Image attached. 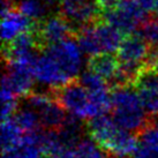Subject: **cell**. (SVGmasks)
Instances as JSON below:
<instances>
[{
    "label": "cell",
    "mask_w": 158,
    "mask_h": 158,
    "mask_svg": "<svg viewBox=\"0 0 158 158\" xmlns=\"http://www.w3.org/2000/svg\"><path fill=\"white\" fill-rule=\"evenodd\" d=\"M95 30L102 52H113L118 50L123 35L117 28L105 22L103 16L99 21L95 22Z\"/></svg>",
    "instance_id": "10"
},
{
    "label": "cell",
    "mask_w": 158,
    "mask_h": 158,
    "mask_svg": "<svg viewBox=\"0 0 158 158\" xmlns=\"http://www.w3.org/2000/svg\"><path fill=\"white\" fill-rule=\"evenodd\" d=\"M23 131L20 128L14 118L2 120L1 123V148L2 152L16 149L21 144Z\"/></svg>",
    "instance_id": "12"
},
{
    "label": "cell",
    "mask_w": 158,
    "mask_h": 158,
    "mask_svg": "<svg viewBox=\"0 0 158 158\" xmlns=\"http://www.w3.org/2000/svg\"><path fill=\"white\" fill-rule=\"evenodd\" d=\"M75 40L79 43L81 50L89 56H94V54L102 52L99 42L96 35V30H95V23L87 24L80 28L76 32Z\"/></svg>",
    "instance_id": "13"
},
{
    "label": "cell",
    "mask_w": 158,
    "mask_h": 158,
    "mask_svg": "<svg viewBox=\"0 0 158 158\" xmlns=\"http://www.w3.org/2000/svg\"><path fill=\"white\" fill-rule=\"evenodd\" d=\"M10 1H13V2H14V1H16V0H10Z\"/></svg>",
    "instance_id": "29"
},
{
    "label": "cell",
    "mask_w": 158,
    "mask_h": 158,
    "mask_svg": "<svg viewBox=\"0 0 158 158\" xmlns=\"http://www.w3.org/2000/svg\"><path fill=\"white\" fill-rule=\"evenodd\" d=\"M134 88H118L111 90L112 118L119 127L139 135L149 123V115L144 113L137 92Z\"/></svg>",
    "instance_id": "1"
},
{
    "label": "cell",
    "mask_w": 158,
    "mask_h": 158,
    "mask_svg": "<svg viewBox=\"0 0 158 158\" xmlns=\"http://www.w3.org/2000/svg\"><path fill=\"white\" fill-rule=\"evenodd\" d=\"M54 101L62 105L66 111L75 114L81 119H89L90 95L77 79L72 80L60 88H50Z\"/></svg>",
    "instance_id": "2"
},
{
    "label": "cell",
    "mask_w": 158,
    "mask_h": 158,
    "mask_svg": "<svg viewBox=\"0 0 158 158\" xmlns=\"http://www.w3.org/2000/svg\"><path fill=\"white\" fill-rule=\"evenodd\" d=\"M139 145V136L118 126L101 148L107 156L127 158L135 154Z\"/></svg>",
    "instance_id": "5"
},
{
    "label": "cell",
    "mask_w": 158,
    "mask_h": 158,
    "mask_svg": "<svg viewBox=\"0 0 158 158\" xmlns=\"http://www.w3.org/2000/svg\"><path fill=\"white\" fill-rule=\"evenodd\" d=\"M149 48L150 45L136 31L131 35L123 36L117 50V56L120 60L121 67L136 79L141 66L147 59Z\"/></svg>",
    "instance_id": "3"
},
{
    "label": "cell",
    "mask_w": 158,
    "mask_h": 158,
    "mask_svg": "<svg viewBox=\"0 0 158 158\" xmlns=\"http://www.w3.org/2000/svg\"><path fill=\"white\" fill-rule=\"evenodd\" d=\"M106 152L94 140H81L75 148V158H106Z\"/></svg>",
    "instance_id": "16"
},
{
    "label": "cell",
    "mask_w": 158,
    "mask_h": 158,
    "mask_svg": "<svg viewBox=\"0 0 158 158\" xmlns=\"http://www.w3.org/2000/svg\"><path fill=\"white\" fill-rule=\"evenodd\" d=\"M16 7L21 13L34 21H40L53 14L45 0H22Z\"/></svg>",
    "instance_id": "14"
},
{
    "label": "cell",
    "mask_w": 158,
    "mask_h": 158,
    "mask_svg": "<svg viewBox=\"0 0 158 158\" xmlns=\"http://www.w3.org/2000/svg\"><path fill=\"white\" fill-rule=\"evenodd\" d=\"M133 158H158V152L148 148L147 145L140 143L135 154L133 155Z\"/></svg>",
    "instance_id": "24"
},
{
    "label": "cell",
    "mask_w": 158,
    "mask_h": 158,
    "mask_svg": "<svg viewBox=\"0 0 158 158\" xmlns=\"http://www.w3.org/2000/svg\"><path fill=\"white\" fill-rule=\"evenodd\" d=\"M2 158H16V156H15L14 150H10V151H5V152H2Z\"/></svg>",
    "instance_id": "26"
},
{
    "label": "cell",
    "mask_w": 158,
    "mask_h": 158,
    "mask_svg": "<svg viewBox=\"0 0 158 158\" xmlns=\"http://www.w3.org/2000/svg\"><path fill=\"white\" fill-rule=\"evenodd\" d=\"M87 68L109 82L120 68V60L111 52H101L89 57Z\"/></svg>",
    "instance_id": "8"
},
{
    "label": "cell",
    "mask_w": 158,
    "mask_h": 158,
    "mask_svg": "<svg viewBox=\"0 0 158 158\" xmlns=\"http://www.w3.org/2000/svg\"><path fill=\"white\" fill-rule=\"evenodd\" d=\"M14 120L23 132H34L42 129L38 113L28 107L19 109L16 113L14 114Z\"/></svg>",
    "instance_id": "15"
},
{
    "label": "cell",
    "mask_w": 158,
    "mask_h": 158,
    "mask_svg": "<svg viewBox=\"0 0 158 158\" xmlns=\"http://www.w3.org/2000/svg\"><path fill=\"white\" fill-rule=\"evenodd\" d=\"M16 158H44L43 150L37 144L21 143L16 149H14Z\"/></svg>",
    "instance_id": "21"
},
{
    "label": "cell",
    "mask_w": 158,
    "mask_h": 158,
    "mask_svg": "<svg viewBox=\"0 0 158 158\" xmlns=\"http://www.w3.org/2000/svg\"><path fill=\"white\" fill-rule=\"evenodd\" d=\"M151 16L158 20V0H157V2H156V6H155V8H154V10H152V13H151Z\"/></svg>",
    "instance_id": "27"
},
{
    "label": "cell",
    "mask_w": 158,
    "mask_h": 158,
    "mask_svg": "<svg viewBox=\"0 0 158 158\" xmlns=\"http://www.w3.org/2000/svg\"><path fill=\"white\" fill-rule=\"evenodd\" d=\"M139 5L141 6V8L144 10L145 13H152L155 6H156V2L157 0H136Z\"/></svg>",
    "instance_id": "25"
},
{
    "label": "cell",
    "mask_w": 158,
    "mask_h": 158,
    "mask_svg": "<svg viewBox=\"0 0 158 158\" xmlns=\"http://www.w3.org/2000/svg\"><path fill=\"white\" fill-rule=\"evenodd\" d=\"M34 72L37 81L48 84L50 88H60L74 80L69 77L58 65L57 61L45 52L43 56L38 57Z\"/></svg>",
    "instance_id": "6"
},
{
    "label": "cell",
    "mask_w": 158,
    "mask_h": 158,
    "mask_svg": "<svg viewBox=\"0 0 158 158\" xmlns=\"http://www.w3.org/2000/svg\"><path fill=\"white\" fill-rule=\"evenodd\" d=\"M45 53L51 56L69 77L72 79L79 77V73L82 65V57H81V48L80 45L76 44L75 38H68L51 45L45 51Z\"/></svg>",
    "instance_id": "4"
},
{
    "label": "cell",
    "mask_w": 158,
    "mask_h": 158,
    "mask_svg": "<svg viewBox=\"0 0 158 158\" xmlns=\"http://www.w3.org/2000/svg\"><path fill=\"white\" fill-rule=\"evenodd\" d=\"M19 102L18 99H12V101H7L2 103V109H1V119L12 118L14 114L16 113V111L19 110Z\"/></svg>",
    "instance_id": "22"
},
{
    "label": "cell",
    "mask_w": 158,
    "mask_h": 158,
    "mask_svg": "<svg viewBox=\"0 0 158 158\" xmlns=\"http://www.w3.org/2000/svg\"><path fill=\"white\" fill-rule=\"evenodd\" d=\"M79 81L88 91H96L99 89L109 87L107 82L104 79H102L99 75L91 72L87 68V70L82 72V74L79 76Z\"/></svg>",
    "instance_id": "19"
},
{
    "label": "cell",
    "mask_w": 158,
    "mask_h": 158,
    "mask_svg": "<svg viewBox=\"0 0 158 158\" xmlns=\"http://www.w3.org/2000/svg\"><path fill=\"white\" fill-rule=\"evenodd\" d=\"M110 158H120V157H110Z\"/></svg>",
    "instance_id": "28"
},
{
    "label": "cell",
    "mask_w": 158,
    "mask_h": 158,
    "mask_svg": "<svg viewBox=\"0 0 158 158\" xmlns=\"http://www.w3.org/2000/svg\"><path fill=\"white\" fill-rule=\"evenodd\" d=\"M37 112L40 115L42 128L48 131H59L65 125L68 115L66 113V109L54 99Z\"/></svg>",
    "instance_id": "9"
},
{
    "label": "cell",
    "mask_w": 158,
    "mask_h": 158,
    "mask_svg": "<svg viewBox=\"0 0 158 158\" xmlns=\"http://www.w3.org/2000/svg\"><path fill=\"white\" fill-rule=\"evenodd\" d=\"M95 4L103 14L117 9L121 4V0H95Z\"/></svg>",
    "instance_id": "23"
},
{
    "label": "cell",
    "mask_w": 158,
    "mask_h": 158,
    "mask_svg": "<svg viewBox=\"0 0 158 158\" xmlns=\"http://www.w3.org/2000/svg\"><path fill=\"white\" fill-rule=\"evenodd\" d=\"M137 136L142 144L147 145L148 148L158 152V127L151 123L150 117L149 123H147V126L141 131Z\"/></svg>",
    "instance_id": "20"
},
{
    "label": "cell",
    "mask_w": 158,
    "mask_h": 158,
    "mask_svg": "<svg viewBox=\"0 0 158 158\" xmlns=\"http://www.w3.org/2000/svg\"><path fill=\"white\" fill-rule=\"evenodd\" d=\"M103 20L113 26L114 28H117L123 36L135 32L136 28L140 26V22L121 6H119L118 8L112 12L103 14Z\"/></svg>",
    "instance_id": "11"
},
{
    "label": "cell",
    "mask_w": 158,
    "mask_h": 158,
    "mask_svg": "<svg viewBox=\"0 0 158 158\" xmlns=\"http://www.w3.org/2000/svg\"><path fill=\"white\" fill-rule=\"evenodd\" d=\"M149 45H158V20L155 18L145 19L139 26L137 31Z\"/></svg>",
    "instance_id": "18"
},
{
    "label": "cell",
    "mask_w": 158,
    "mask_h": 158,
    "mask_svg": "<svg viewBox=\"0 0 158 158\" xmlns=\"http://www.w3.org/2000/svg\"><path fill=\"white\" fill-rule=\"evenodd\" d=\"M139 98L143 109L149 115L158 114V89L154 88H139L136 89Z\"/></svg>",
    "instance_id": "17"
},
{
    "label": "cell",
    "mask_w": 158,
    "mask_h": 158,
    "mask_svg": "<svg viewBox=\"0 0 158 158\" xmlns=\"http://www.w3.org/2000/svg\"><path fill=\"white\" fill-rule=\"evenodd\" d=\"M35 21L26 16L15 7L8 14L2 16L1 23V37L2 42H10L16 36L22 34L24 31H30L34 28Z\"/></svg>",
    "instance_id": "7"
}]
</instances>
